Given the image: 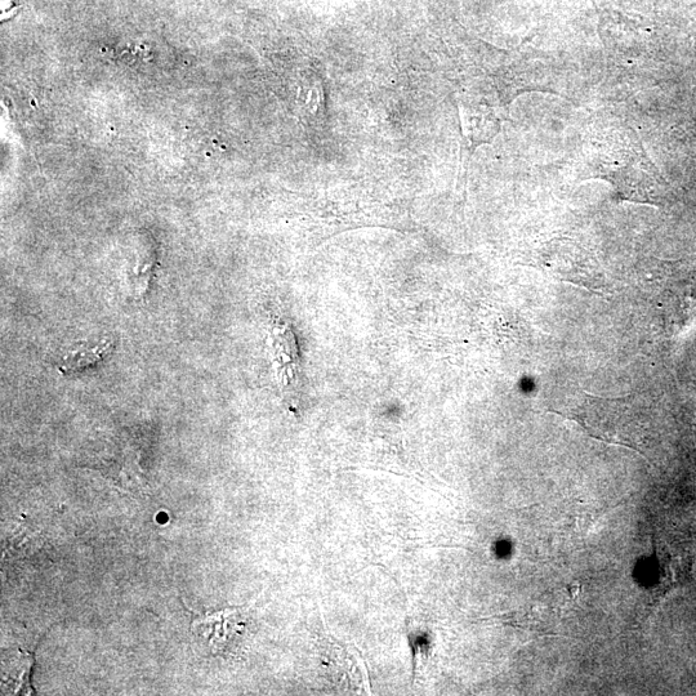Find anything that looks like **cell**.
Listing matches in <instances>:
<instances>
[{
    "label": "cell",
    "instance_id": "cell-2",
    "mask_svg": "<svg viewBox=\"0 0 696 696\" xmlns=\"http://www.w3.org/2000/svg\"><path fill=\"white\" fill-rule=\"evenodd\" d=\"M244 627V613L240 610H223L194 623V631L208 641L214 654L225 653L227 648L234 644V638L243 632Z\"/></svg>",
    "mask_w": 696,
    "mask_h": 696
},
{
    "label": "cell",
    "instance_id": "cell-1",
    "mask_svg": "<svg viewBox=\"0 0 696 696\" xmlns=\"http://www.w3.org/2000/svg\"><path fill=\"white\" fill-rule=\"evenodd\" d=\"M573 418L597 440L640 450V412L631 400L586 395Z\"/></svg>",
    "mask_w": 696,
    "mask_h": 696
},
{
    "label": "cell",
    "instance_id": "cell-3",
    "mask_svg": "<svg viewBox=\"0 0 696 696\" xmlns=\"http://www.w3.org/2000/svg\"><path fill=\"white\" fill-rule=\"evenodd\" d=\"M272 351L278 363L279 378L283 386L294 381L298 372V348L292 329L285 323L275 321L272 327Z\"/></svg>",
    "mask_w": 696,
    "mask_h": 696
},
{
    "label": "cell",
    "instance_id": "cell-4",
    "mask_svg": "<svg viewBox=\"0 0 696 696\" xmlns=\"http://www.w3.org/2000/svg\"><path fill=\"white\" fill-rule=\"evenodd\" d=\"M111 342L105 339L101 345L92 348H78V350L70 351L62 358V363L58 370L62 374H69L80 370L89 365L98 363L109 352Z\"/></svg>",
    "mask_w": 696,
    "mask_h": 696
}]
</instances>
